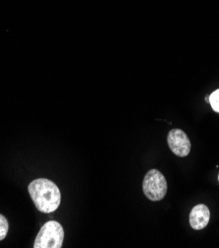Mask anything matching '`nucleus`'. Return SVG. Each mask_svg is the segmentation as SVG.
<instances>
[{
	"label": "nucleus",
	"instance_id": "3",
	"mask_svg": "<svg viewBox=\"0 0 219 248\" xmlns=\"http://www.w3.org/2000/svg\"><path fill=\"white\" fill-rule=\"evenodd\" d=\"M143 193L147 199L153 202L161 201L167 194V181L165 176L157 169L149 170L143 179Z\"/></svg>",
	"mask_w": 219,
	"mask_h": 248
},
{
	"label": "nucleus",
	"instance_id": "6",
	"mask_svg": "<svg viewBox=\"0 0 219 248\" xmlns=\"http://www.w3.org/2000/svg\"><path fill=\"white\" fill-rule=\"evenodd\" d=\"M8 230H9V224L6 217L0 214V241L3 240L6 237L8 233Z\"/></svg>",
	"mask_w": 219,
	"mask_h": 248
},
{
	"label": "nucleus",
	"instance_id": "2",
	"mask_svg": "<svg viewBox=\"0 0 219 248\" xmlns=\"http://www.w3.org/2000/svg\"><path fill=\"white\" fill-rule=\"evenodd\" d=\"M63 238L62 226L58 221L48 220L39 231L34 248H60L62 247Z\"/></svg>",
	"mask_w": 219,
	"mask_h": 248
},
{
	"label": "nucleus",
	"instance_id": "8",
	"mask_svg": "<svg viewBox=\"0 0 219 248\" xmlns=\"http://www.w3.org/2000/svg\"><path fill=\"white\" fill-rule=\"evenodd\" d=\"M218 180H219V176H218Z\"/></svg>",
	"mask_w": 219,
	"mask_h": 248
},
{
	"label": "nucleus",
	"instance_id": "7",
	"mask_svg": "<svg viewBox=\"0 0 219 248\" xmlns=\"http://www.w3.org/2000/svg\"><path fill=\"white\" fill-rule=\"evenodd\" d=\"M209 102L212 107V109L219 113V89L214 91L210 96H209Z\"/></svg>",
	"mask_w": 219,
	"mask_h": 248
},
{
	"label": "nucleus",
	"instance_id": "4",
	"mask_svg": "<svg viewBox=\"0 0 219 248\" xmlns=\"http://www.w3.org/2000/svg\"><path fill=\"white\" fill-rule=\"evenodd\" d=\"M168 145L174 155L180 157L189 155L190 152V141L186 133L180 129L170 131L167 138Z\"/></svg>",
	"mask_w": 219,
	"mask_h": 248
},
{
	"label": "nucleus",
	"instance_id": "5",
	"mask_svg": "<svg viewBox=\"0 0 219 248\" xmlns=\"http://www.w3.org/2000/svg\"><path fill=\"white\" fill-rule=\"evenodd\" d=\"M209 219H210L209 209L203 204L193 207L190 214V225L193 230L196 231L204 230L208 225Z\"/></svg>",
	"mask_w": 219,
	"mask_h": 248
},
{
	"label": "nucleus",
	"instance_id": "1",
	"mask_svg": "<svg viewBox=\"0 0 219 248\" xmlns=\"http://www.w3.org/2000/svg\"><path fill=\"white\" fill-rule=\"evenodd\" d=\"M28 191L36 208L44 214H51L58 210L61 201V194L56 183L46 178L32 181Z\"/></svg>",
	"mask_w": 219,
	"mask_h": 248
}]
</instances>
